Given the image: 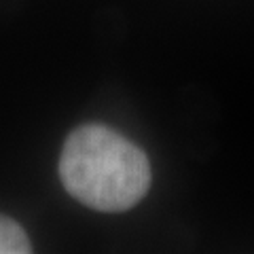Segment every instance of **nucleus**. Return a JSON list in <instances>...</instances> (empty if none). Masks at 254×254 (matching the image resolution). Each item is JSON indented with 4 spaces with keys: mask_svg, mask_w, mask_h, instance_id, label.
<instances>
[{
    "mask_svg": "<svg viewBox=\"0 0 254 254\" xmlns=\"http://www.w3.org/2000/svg\"><path fill=\"white\" fill-rule=\"evenodd\" d=\"M60 178L76 201L100 212L133 208L150 187V165L142 150L104 125L70 133L60 157Z\"/></svg>",
    "mask_w": 254,
    "mask_h": 254,
    "instance_id": "1",
    "label": "nucleus"
},
{
    "mask_svg": "<svg viewBox=\"0 0 254 254\" xmlns=\"http://www.w3.org/2000/svg\"><path fill=\"white\" fill-rule=\"evenodd\" d=\"M30 252V240L23 229L11 218L0 216V254H26Z\"/></svg>",
    "mask_w": 254,
    "mask_h": 254,
    "instance_id": "2",
    "label": "nucleus"
}]
</instances>
